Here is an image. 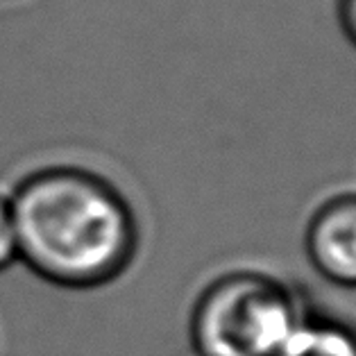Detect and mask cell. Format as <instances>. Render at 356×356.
Returning a JSON list of instances; mask_svg holds the SVG:
<instances>
[{"label": "cell", "mask_w": 356, "mask_h": 356, "mask_svg": "<svg viewBox=\"0 0 356 356\" xmlns=\"http://www.w3.org/2000/svg\"><path fill=\"white\" fill-rule=\"evenodd\" d=\"M19 261L68 291L116 282L138 252L129 200L100 172L53 163L28 172L10 193Z\"/></svg>", "instance_id": "6da1fadb"}, {"label": "cell", "mask_w": 356, "mask_h": 356, "mask_svg": "<svg viewBox=\"0 0 356 356\" xmlns=\"http://www.w3.org/2000/svg\"><path fill=\"white\" fill-rule=\"evenodd\" d=\"M307 314L280 277L232 270L200 291L188 316V341L197 356H277Z\"/></svg>", "instance_id": "7a4b0ae2"}, {"label": "cell", "mask_w": 356, "mask_h": 356, "mask_svg": "<svg viewBox=\"0 0 356 356\" xmlns=\"http://www.w3.org/2000/svg\"><path fill=\"white\" fill-rule=\"evenodd\" d=\"M304 250L323 280L356 289V193L329 197L311 213Z\"/></svg>", "instance_id": "3957f363"}, {"label": "cell", "mask_w": 356, "mask_h": 356, "mask_svg": "<svg viewBox=\"0 0 356 356\" xmlns=\"http://www.w3.org/2000/svg\"><path fill=\"white\" fill-rule=\"evenodd\" d=\"M277 356H356V327L307 314Z\"/></svg>", "instance_id": "277c9868"}, {"label": "cell", "mask_w": 356, "mask_h": 356, "mask_svg": "<svg viewBox=\"0 0 356 356\" xmlns=\"http://www.w3.org/2000/svg\"><path fill=\"white\" fill-rule=\"evenodd\" d=\"M19 261L16 252V229H14V213L10 193L0 191V273Z\"/></svg>", "instance_id": "5b68a950"}, {"label": "cell", "mask_w": 356, "mask_h": 356, "mask_svg": "<svg viewBox=\"0 0 356 356\" xmlns=\"http://www.w3.org/2000/svg\"><path fill=\"white\" fill-rule=\"evenodd\" d=\"M338 23L356 48V0H338Z\"/></svg>", "instance_id": "8992f818"}]
</instances>
